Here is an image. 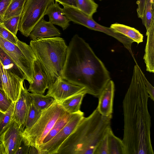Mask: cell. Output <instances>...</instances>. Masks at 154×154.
<instances>
[{"label": "cell", "mask_w": 154, "mask_h": 154, "mask_svg": "<svg viewBox=\"0 0 154 154\" xmlns=\"http://www.w3.org/2000/svg\"><path fill=\"white\" fill-rule=\"evenodd\" d=\"M134 65L130 84L123 101L122 141L125 154H154L151 138V120L148 109L149 98L141 75Z\"/></svg>", "instance_id": "1"}, {"label": "cell", "mask_w": 154, "mask_h": 154, "mask_svg": "<svg viewBox=\"0 0 154 154\" xmlns=\"http://www.w3.org/2000/svg\"><path fill=\"white\" fill-rule=\"evenodd\" d=\"M62 78L84 87L87 93L98 97L108 82L110 73L89 44L77 34L69 45Z\"/></svg>", "instance_id": "2"}, {"label": "cell", "mask_w": 154, "mask_h": 154, "mask_svg": "<svg viewBox=\"0 0 154 154\" xmlns=\"http://www.w3.org/2000/svg\"><path fill=\"white\" fill-rule=\"evenodd\" d=\"M112 118L102 116L96 108L81 120L56 154H94L99 143L111 127Z\"/></svg>", "instance_id": "3"}, {"label": "cell", "mask_w": 154, "mask_h": 154, "mask_svg": "<svg viewBox=\"0 0 154 154\" xmlns=\"http://www.w3.org/2000/svg\"><path fill=\"white\" fill-rule=\"evenodd\" d=\"M29 45L46 72L49 86L61 77L68 46L64 39L59 36L31 40Z\"/></svg>", "instance_id": "4"}, {"label": "cell", "mask_w": 154, "mask_h": 154, "mask_svg": "<svg viewBox=\"0 0 154 154\" xmlns=\"http://www.w3.org/2000/svg\"><path fill=\"white\" fill-rule=\"evenodd\" d=\"M66 112L61 102L54 100L52 104L42 112L39 119L30 128L23 131L22 136L26 143L37 148L57 119Z\"/></svg>", "instance_id": "5"}, {"label": "cell", "mask_w": 154, "mask_h": 154, "mask_svg": "<svg viewBox=\"0 0 154 154\" xmlns=\"http://www.w3.org/2000/svg\"><path fill=\"white\" fill-rule=\"evenodd\" d=\"M0 47L22 70L26 80L31 83L34 74V61L36 57L29 45L19 40L15 44L0 35Z\"/></svg>", "instance_id": "6"}, {"label": "cell", "mask_w": 154, "mask_h": 154, "mask_svg": "<svg viewBox=\"0 0 154 154\" xmlns=\"http://www.w3.org/2000/svg\"><path fill=\"white\" fill-rule=\"evenodd\" d=\"M54 0H26L20 21L18 30L28 37L36 24L44 18L48 7Z\"/></svg>", "instance_id": "7"}, {"label": "cell", "mask_w": 154, "mask_h": 154, "mask_svg": "<svg viewBox=\"0 0 154 154\" xmlns=\"http://www.w3.org/2000/svg\"><path fill=\"white\" fill-rule=\"evenodd\" d=\"M84 113L81 110L73 113L69 121L52 139L46 143L37 147L39 154H56L59 147L76 128L84 117Z\"/></svg>", "instance_id": "8"}, {"label": "cell", "mask_w": 154, "mask_h": 154, "mask_svg": "<svg viewBox=\"0 0 154 154\" xmlns=\"http://www.w3.org/2000/svg\"><path fill=\"white\" fill-rule=\"evenodd\" d=\"M83 92L87 94L84 87L73 84L60 77L49 86L46 95L61 102L71 96Z\"/></svg>", "instance_id": "9"}, {"label": "cell", "mask_w": 154, "mask_h": 154, "mask_svg": "<svg viewBox=\"0 0 154 154\" xmlns=\"http://www.w3.org/2000/svg\"><path fill=\"white\" fill-rule=\"evenodd\" d=\"M23 131L12 119L7 129L0 136V141L3 146L6 154H15L22 139Z\"/></svg>", "instance_id": "10"}, {"label": "cell", "mask_w": 154, "mask_h": 154, "mask_svg": "<svg viewBox=\"0 0 154 154\" xmlns=\"http://www.w3.org/2000/svg\"><path fill=\"white\" fill-rule=\"evenodd\" d=\"M0 67L3 91L8 98L15 102L18 97L24 79L7 71L0 62Z\"/></svg>", "instance_id": "11"}, {"label": "cell", "mask_w": 154, "mask_h": 154, "mask_svg": "<svg viewBox=\"0 0 154 154\" xmlns=\"http://www.w3.org/2000/svg\"><path fill=\"white\" fill-rule=\"evenodd\" d=\"M31 100L30 93L24 87L23 84L21 86L18 97L14 103L12 116V119L18 124L23 131L25 128Z\"/></svg>", "instance_id": "12"}, {"label": "cell", "mask_w": 154, "mask_h": 154, "mask_svg": "<svg viewBox=\"0 0 154 154\" xmlns=\"http://www.w3.org/2000/svg\"><path fill=\"white\" fill-rule=\"evenodd\" d=\"M115 85L110 80L102 90L98 97L97 109L102 116L112 118Z\"/></svg>", "instance_id": "13"}, {"label": "cell", "mask_w": 154, "mask_h": 154, "mask_svg": "<svg viewBox=\"0 0 154 154\" xmlns=\"http://www.w3.org/2000/svg\"><path fill=\"white\" fill-rule=\"evenodd\" d=\"M34 77L27 90L32 93L43 94L49 86L48 78L42 63L36 57L34 61Z\"/></svg>", "instance_id": "14"}, {"label": "cell", "mask_w": 154, "mask_h": 154, "mask_svg": "<svg viewBox=\"0 0 154 154\" xmlns=\"http://www.w3.org/2000/svg\"><path fill=\"white\" fill-rule=\"evenodd\" d=\"M60 31L51 22L45 20L44 18L35 26L29 36L34 41L43 38L59 36Z\"/></svg>", "instance_id": "15"}, {"label": "cell", "mask_w": 154, "mask_h": 154, "mask_svg": "<svg viewBox=\"0 0 154 154\" xmlns=\"http://www.w3.org/2000/svg\"><path fill=\"white\" fill-rule=\"evenodd\" d=\"M49 19V21L61 27L64 30L69 25L70 21L65 15L63 8L60 7L56 2L51 4L45 13Z\"/></svg>", "instance_id": "16"}, {"label": "cell", "mask_w": 154, "mask_h": 154, "mask_svg": "<svg viewBox=\"0 0 154 154\" xmlns=\"http://www.w3.org/2000/svg\"><path fill=\"white\" fill-rule=\"evenodd\" d=\"M147 41L143 59L146 71L154 73V23L146 30Z\"/></svg>", "instance_id": "17"}, {"label": "cell", "mask_w": 154, "mask_h": 154, "mask_svg": "<svg viewBox=\"0 0 154 154\" xmlns=\"http://www.w3.org/2000/svg\"><path fill=\"white\" fill-rule=\"evenodd\" d=\"M110 27L116 32L131 39L137 44L143 42V35L134 28L118 23L112 24Z\"/></svg>", "instance_id": "18"}, {"label": "cell", "mask_w": 154, "mask_h": 154, "mask_svg": "<svg viewBox=\"0 0 154 154\" xmlns=\"http://www.w3.org/2000/svg\"><path fill=\"white\" fill-rule=\"evenodd\" d=\"M0 62L7 71L26 80V76L22 70L0 47Z\"/></svg>", "instance_id": "19"}, {"label": "cell", "mask_w": 154, "mask_h": 154, "mask_svg": "<svg viewBox=\"0 0 154 154\" xmlns=\"http://www.w3.org/2000/svg\"><path fill=\"white\" fill-rule=\"evenodd\" d=\"M85 92L80 93L63 100L61 102V105L67 113H73L80 111V108Z\"/></svg>", "instance_id": "20"}, {"label": "cell", "mask_w": 154, "mask_h": 154, "mask_svg": "<svg viewBox=\"0 0 154 154\" xmlns=\"http://www.w3.org/2000/svg\"><path fill=\"white\" fill-rule=\"evenodd\" d=\"M108 146L109 154H125L122 140L114 134L111 127L108 132Z\"/></svg>", "instance_id": "21"}, {"label": "cell", "mask_w": 154, "mask_h": 154, "mask_svg": "<svg viewBox=\"0 0 154 154\" xmlns=\"http://www.w3.org/2000/svg\"><path fill=\"white\" fill-rule=\"evenodd\" d=\"M73 113L66 112L59 118L44 138L41 144L46 143L55 136L69 121Z\"/></svg>", "instance_id": "22"}, {"label": "cell", "mask_w": 154, "mask_h": 154, "mask_svg": "<svg viewBox=\"0 0 154 154\" xmlns=\"http://www.w3.org/2000/svg\"><path fill=\"white\" fill-rule=\"evenodd\" d=\"M26 0H12L4 14V21L21 16Z\"/></svg>", "instance_id": "23"}, {"label": "cell", "mask_w": 154, "mask_h": 154, "mask_svg": "<svg viewBox=\"0 0 154 154\" xmlns=\"http://www.w3.org/2000/svg\"><path fill=\"white\" fill-rule=\"evenodd\" d=\"M42 112V111L36 106L31 97V100L27 114L25 128L24 130H27L30 128L39 119Z\"/></svg>", "instance_id": "24"}, {"label": "cell", "mask_w": 154, "mask_h": 154, "mask_svg": "<svg viewBox=\"0 0 154 154\" xmlns=\"http://www.w3.org/2000/svg\"><path fill=\"white\" fill-rule=\"evenodd\" d=\"M30 96L35 105L42 112L50 107L54 99L43 94L30 93Z\"/></svg>", "instance_id": "25"}, {"label": "cell", "mask_w": 154, "mask_h": 154, "mask_svg": "<svg viewBox=\"0 0 154 154\" xmlns=\"http://www.w3.org/2000/svg\"><path fill=\"white\" fill-rule=\"evenodd\" d=\"M76 3L77 8L91 17L97 12L98 6L93 0H76Z\"/></svg>", "instance_id": "26"}, {"label": "cell", "mask_w": 154, "mask_h": 154, "mask_svg": "<svg viewBox=\"0 0 154 154\" xmlns=\"http://www.w3.org/2000/svg\"><path fill=\"white\" fill-rule=\"evenodd\" d=\"M154 1L147 0L142 19V23L147 30L154 23Z\"/></svg>", "instance_id": "27"}, {"label": "cell", "mask_w": 154, "mask_h": 154, "mask_svg": "<svg viewBox=\"0 0 154 154\" xmlns=\"http://www.w3.org/2000/svg\"><path fill=\"white\" fill-rule=\"evenodd\" d=\"M14 103L12 102L5 112H0V136L8 127L12 120Z\"/></svg>", "instance_id": "28"}, {"label": "cell", "mask_w": 154, "mask_h": 154, "mask_svg": "<svg viewBox=\"0 0 154 154\" xmlns=\"http://www.w3.org/2000/svg\"><path fill=\"white\" fill-rule=\"evenodd\" d=\"M21 16L11 17L4 20L3 25L12 34L16 36Z\"/></svg>", "instance_id": "29"}, {"label": "cell", "mask_w": 154, "mask_h": 154, "mask_svg": "<svg viewBox=\"0 0 154 154\" xmlns=\"http://www.w3.org/2000/svg\"><path fill=\"white\" fill-rule=\"evenodd\" d=\"M108 132L99 143L94 154H109Z\"/></svg>", "instance_id": "30"}, {"label": "cell", "mask_w": 154, "mask_h": 154, "mask_svg": "<svg viewBox=\"0 0 154 154\" xmlns=\"http://www.w3.org/2000/svg\"><path fill=\"white\" fill-rule=\"evenodd\" d=\"M0 35L4 39L16 45L19 40L16 36L12 34L1 23H0Z\"/></svg>", "instance_id": "31"}, {"label": "cell", "mask_w": 154, "mask_h": 154, "mask_svg": "<svg viewBox=\"0 0 154 154\" xmlns=\"http://www.w3.org/2000/svg\"><path fill=\"white\" fill-rule=\"evenodd\" d=\"M12 102L7 97L5 93L0 90V112H5Z\"/></svg>", "instance_id": "32"}, {"label": "cell", "mask_w": 154, "mask_h": 154, "mask_svg": "<svg viewBox=\"0 0 154 154\" xmlns=\"http://www.w3.org/2000/svg\"><path fill=\"white\" fill-rule=\"evenodd\" d=\"M140 72L149 98L153 101L154 100V87L147 80L141 69L140 70Z\"/></svg>", "instance_id": "33"}, {"label": "cell", "mask_w": 154, "mask_h": 154, "mask_svg": "<svg viewBox=\"0 0 154 154\" xmlns=\"http://www.w3.org/2000/svg\"><path fill=\"white\" fill-rule=\"evenodd\" d=\"M12 0H0V23H3L5 12Z\"/></svg>", "instance_id": "34"}, {"label": "cell", "mask_w": 154, "mask_h": 154, "mask_svg": "<svg viewBox=\"0 0 154 154\" xmlns=\"http://www.w3.org/2000/svg\"><path fill=\"white\" fill-rule=\"evenodd\" d=\"M30 146L26 143L22 136L20 143L15 154H28Z\"/></svg>", "instance_id": "35"}, {"label": "cell", "mask_w": 154, "mask_h": 154, "mask_svg": "<svg viewBox=\"0 0 154 154\" xmlns=\"http://www.w3.org/2000/svg\"><path fill=\"white\" fill-rule=\"evenodd\" d=\"M147 0H137L136 4L137 5V9L138 17L142 19L143 17L145 5Z\"/></svg>", "instance_id": "36"}, {"label": "cell", "mask_w": 154, "mask_h": 154, "mask_svg": "<svg viewBox=\"0 0 154 154\" xmlns=\"http://www.w3.org/2000/svg\"><path fill=\"white\" fill-rule=\"evenodd\" d=\"M60 4L66 5L76 7V0H54Z\"/></svg>", "instance_id": "37"}, {"label": "cell", "mask_w": 154, "mask_h": 154, "mask_svg": "<svg viewBox=\"0 0 154 154\" xmlns=\"http://www.w3.org/2000/svg\"><path fill=\"white\" fill-rule=\"evenodd\" d=\"M29 154H39L38 149L35 147L30 146L29 152Z\"/></svg>", "instance_id": "38"}, {"label": "cell", "mask_w": 154, "mask_h": 154, "mask_svg": "<svg viewBox=\"0 0 154 154\" xmlns=\"http://www.w3.org/2000/svg\"><path fill=\"white\" fill-rule=\"evenodd\" d=\"M0 90L3 92H4L2 87V77H1V71L0 67Z\"/></svg>", "instance_id": "39"}, {"label": "cell", "mask_w": 154, "mask_h": 154, "mask_svg": "<svg viewBox=\"0 0 154 154\" xmlns=\"http://www.w3.org/2000/svg\"><path fill=\"white\" fill-rule=\"evenodd\" d=\"M1 141H0V145L1 144Z\"/></svg>", "instance_id": "40"}, {"label": "cell", "mask_w": 154, "mask_h": 154, "mask_svg": "<svg viewBox=\"0 0 154 154\" xmlns=\"http://www.w3.org/2000/svg\"><path fill=\"white\" fill-rule=\"evenodd\" d=\"M100 0V1H101V0Z\"/></svg>", "instance_id": "41"}]
</instances>
